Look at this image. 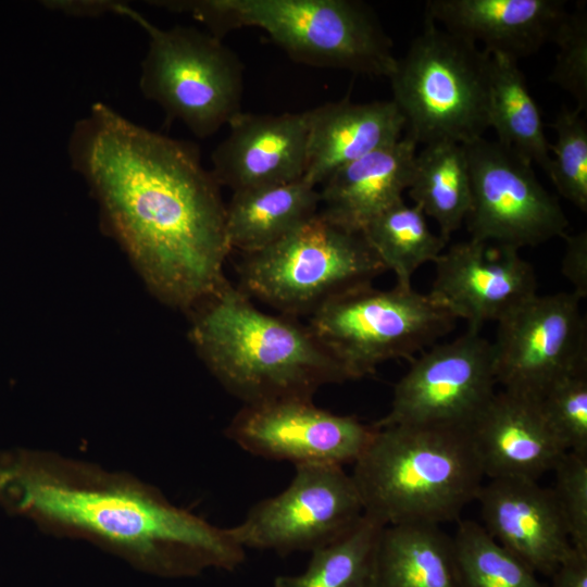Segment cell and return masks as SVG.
Listing matches in <instances>:
<instances>
[{"label":"cell","mask_w":587,"mask_h":587,"mask_svg":"<svg viewBox=\"0 0 587 587\" xmlns=\"http://www.w3.org/2000/svg\"><path fill=\"white\" fill-rule=\"evenodd\" d=\"M67 154L161 301L190 312L227 282L226 204L196 145L96 102L74 124Z\"/></svg>","instance_id":"obj_1"},{"label":"cell","mask_w":587,"mask_h":587,"mask_svg":"<svg viewBox=\"0 0 587 587\" xmlns=\"http://www.w3.org/2000/svg\"><path fill=\"white\" fill-rule=\"evenodd\" d=\"M0 510L160 576L234 571L246 557L230 527L175 505L155 486L53 451L0 449Z\"/></svg>","instance_id":"obj_2"},{"label":"cell","mask_w":587,"mask_h":587,"mask_svg":"<svg viewBox=\"0 0 587 587\" xmlns=\"http://www.w3.org/2000/svg\"><path fill=\"white\" fill-rule=\"evenodd\" d=\"M190 312L201 359L243 404L313 399L322 386L348 380L308 324L259 310L228 280Z\"/></svg>","instance_id":"obj_3"},{"label":"cell","mask_w":587,"mask_h":587,"mask_svg":"<svg viewBox=\"0 0 587 587\" xmlns=\"http://www.w3.org/2000/svg\"><path fill=\"white\" fill-rule=\"evenodd\" d=\"M353 464L364 513L385 526L458 521L484 478L471 428L460 426L379 427Z\"/></svg>","instance_id":"obj_4"},{"label":"cell","mask_w":587,"mask_h":587,"mask_svg":"<svg viewBox=\"0 0 587 587\" xmlns=\"http://www.w3.org/2000/svg\"><path fill=\"white\" fill-rule=\"evenodd\" d=\"M188 14L222 39L230 30L257 27L298 63L389 77L394 46L373 9L358 0H154Z\"/></svg>","instance_id":"obj_5"},{"label":"cell","mask_w":587,"mask_h":587,"mask_svg":"<svg viewBox=\"0 0 587 587\" xmlns=\"http://www.w3.org/2000/svg\"><path fill=\"white\" fill-rule=\"evenodd\" d=\"M490 54L425 16L390 80L404 132L416 143L483 137L488 124Z\"/></svg>","instance_id":"obj_6"},{"label":"cell","mask_w":587,"mask_h":587,"mask_svg":"<svg viewBox=\"0 0 587 587\" xmlns=\"http://www.w3.org/2000/svg\"><path fill=\"white\" fill-rule=\"evenodd\" d=\"M237 271L238 288L249 298L297 319L386 270L361 233L317 212L275 243L242 254Z\"/></svg>","instance_id":"obj_7"},{"label":"cell","mask_w":587,"mask_h":587,"mask_svg":"<svg viewBox=\"0 0 587 587\" xmlns=\"http://www.w3.org/2000/svg\"><path fill=\"white\" fill-rule=\"evenodd\" d=\"M308 326L348 380L396 359L412 360L453 330L458 317L433 295L372 284L344 291L317 308Z\"/></svg>","instance_id":"obj_8"},{"label":"cell","mask_w":587,"mask_h":587,"mask_svg":"<svg viewBox=\"0 0 587 587\" xmlns=\"http://www.w3.org/2000/svg\"><path fill=\"white\" fill-rule=\"evenodd\" d=\"M148 34L139 88L171 121L208 138L241 112L243 65L222 39L192 26L160 28L125 5Z\"/></svg>","instance_id":"obj_9"},{"label":"cell","mask_w":587,"mask_h":587,"mask_svg":"<svg viewBox=\"0 0 587 587\" xmlns=\"http://www.w3.org/2000/svg\"><path fill=\"white\" fill-rule=\"evenodd\" d=\"M463 147L472 183L465 220L471 239L520 250L566 234L565 213L537 179L532 163L484 137Z\"/></svg>","instance_id":"obj_10"},{"label":"cell","mask_w":587,"mask_h":587,"mask_svg":"<svg viewBox=\"0 0 587 587\" xmlns=\"http://www.w3.org/2000/svg\"><path fill=\"white\" fill-rule=\"evenodd\" d=\"M394 388L390 409L375 427L446 425L469 427L496 394L492 345L480 332L435 344L411 360Z\"/></svg>","instance_id":"obj_11"},{"label":"cell","mask_w":587,"mask_h":587,"mask_svg":"<svg viewBox=\"0 0 587 587\" xmlns=\"http://www.w3.org/2000/svg\"><path fill=\"white\" fill-rule=\"evenodd\" d=\"M289 485L257 502L243 521L230 527L241 546L282 555L313 550L333 541L364 514L351 475L342 466H295Z\"/></svg>","instance_id":"obj_12"},{"label":"cell","mask_w":587,"mask_h":587,"mask_svg":"<svg viewBox=\"0 0 587 587\" xmlns=\"http://www.w3.org/2000/svg\"><path fill=\"white\" fill-rule=\"evenodd\" d=\"M572 292L536 294L498 323L497 384L539 399L561 378L587 369V321Z\"/></svg>","instance_id":"obj_13"},{"label":"cell","mask_w":587,"mask_h":587,"mask_svg":"<svg viewBox=\"0 0 587 587\" xmlns=\"http://www.w3.org/2000/svg\"><path fill=\"white\" fill-rule=\"evenodd\" d=\"M353 415L319 408L312 399L292 398L243 404L225 435L245 451L274 461L304 464L354 463L376 433Z\"/></svg>","instance_id":"obj_14"},{"label":"cell","mask_w":587,"mask_h":587,"mask_svg":"<svg viewBox=\"0 0 587 587\" xmlns=\"http://www.w3.org/2000/svg\"><path fill=\"white\" fill-rule=\"evenodd\" d=\"M429 291L467 329L480 332L537 294V278L519 250L469 239L452 245L434 262Z\"/></svg>","instance_id":"obj_15"},{"label":"cell","mask_w":587,"mask_h":587,"mask_svg":"<svg viewBox=\"0 0 587 587\" xmlns=\"http://www.w3.org/2000/svg\"><path fill=\"white\" fill-rule=\"evenodd\" d=\"M211 154V173L233 192L303 178L308 116L238 113Z\"/></svg>","instance_id":"obj_16"},{"label":"cell","mask_w":587,"mask_h":587,"mask_svg":"<svg viewBox=\"0 0 587 587\" xmlns=\"http://www.w3.org/2000/svg\"><path fill=\"white\" fill-rule=\"evenodd\" d=\"M476 500L487 533L535 573L551 577L571 553L553 494L538 480L491 478L482 485Z\"/></svg>","instance_id":"obj_17"},{"label":"cell","mask_w":587,"mask_h":587,"mask_svg":"<svg viewBox=\"0 0 587 587\" xmlns=\"http://www.w3.org/2000/svg\"><path fill=\"white\" fill-rule=\"evenodd\" d=\"M484 476L538 480L566 452L549 428L538 399L502 389L471 426Z\"/></svg>","instance_id":"obj_18"},{"label":"cell","mask_w":587,"mask_h":587,"mask_svg":"<svg viewBox=\"0 0 587 587\" xmlns=\"http://www.w3.org/2000/svg\"><path fill=\"white\" fill-rule=\"evenodd\" d=\"M425 9L446 30L515 61L553 42L567 13L563 0H429Z\"/></svg>","instance_id":"obj_19"},{"label":"cell","mask_w":587,"mask_h":587,"mask_svg":"<svg viewBox=\"0 0 587 587\" xmlns=\"http://www.w3.org/2000/svg\"><path fill=\"white\" fill-rule=\"evenodd\" d=\"M303 179L314 187L338 168L398 141L404 120L392 100L355 103L349 99L307 110Z\"/></svg>","instance_id":"obj_20"},{"label":"cell","mask_w":587,"mask_h":587,"mask_svg":"<svg viewBox=\"0 0 587 587\" xmlns=\"http://www.w3.org/2000/svg\"><path fill=\"white\" fill-rule=\"evenodd\" d=\"M417 143L407 135L338 168L321 185L320 213L354 233L403 200L411 184Z\"/></svg>","instance_id":"obj_21"},{"label":"cell","mask_w":587,"mask_h":587,"mask_svg":"<svg viewBox=\"0 0 587 587\" xmlns=\"http://www.w3.org/2000/svg\"><path fill=\"white\" fill-rule=\"evenodd\" d=\"M319 188L303 178L233 192L226 204V235L230 250L260 251L314 216Z\"/></svg>","instance_id":"obj_22"},{"label":"cell","mask_w":587,"mask_h":587,"mask_svg":"<svg viewBox=\"0 0 587 587\" xmlns=\"http://www.w3.org/2000/svg\"><path fill=\"white\" fill-rule=\"evenodd\" d=\"M373 587H458L452 537L433 524L385 526Z\"/></svg>","instance_id":"obj_23"},{"label":"cell","mask_w":587,"mask_h":587,"mask_svg":"<svg viewBox=\"0 0 587 587\" xmlns=\"http://www.w3.org/2000/svg\"><path fill=\"white\" fill-rule=\"evenodd\" d=\"M488 124L497 141L548 173L551 154L540 109L533 98L517 61L490 54Z\"/></svg>","instance_id":"obj_24"},{"label":"cell","mask_w":587,"mask_h":587,"mask_svg":"<svg viewBox=\"0 0 587 587\" xmlns=\"http://www.w3.org/2000/svg\"><path fill=\"white\" fill-rule=\"evenodd\" d=\"M408 190L414 204L437 223L439 235L448 241L472 207L471 174L463 145H424L415 154Z\"/></svg>","instance_id":"obj_25"},{"label":"cell","mask_w":587,"mask_h":587,"mask_svg":"<svg viewBox=\"0 0 587 587\" xmlns=\"http://www.w3.org/2000/svg\"><path fill=\"white\" fill-rule=\"evenodd\" d=\"M386 271H392L396 285L412 287L414 273L434 263L447 241L434 234L423 211L401 200L374 217L361 233Z\"/></svg>","instance_id":"obj_26"},{"label":"cell","mask_w":587,"mask_h":587,"mask_svg":"<svg viewBox=\"0 0 587 587\" xmlns=\"http://www.w3.org/2000/svg\"><path fill=\"white\" fill-rule=\"evenodd\" d=\"M385 525L362 517L333 541L313 550L307 569L282 575L275 587H373L378 541Z\"/></svg>","instance_id":"obj_27"},{"label":"cell","mask_w":587,"mask_h":587,"mask_svg":"<svg viewBox=\"0 0 587 587\" xmlns=\"http://www.w3.org/2000/svg\"><path fill=\"white\" fill-rule=\"evenodd\" d=\"M452 544L458 587H547L477 522L459 521Z\"/></svg>","instance_id":"obj_28"},{"label":"cell","mask_w":587,"mask_h":587,"mask_svg":"<svg viewBox=\"0 0 587 587\" xmlns=\"http://www.w3.org/2000/svg\"><path fill=\"white\" fill-rule=\"evenodd\" d=\"M555 141L550 145L551 162L547 175L558 192L587 211V124L583 112L563 105L550 125Z\"/></svg>","instance_id":"obj_29"},{"label":"cell","mask_w":587,"mask_h":587,"mask_svg":"<svg viewBox=\"0 0 587 587\" xmlns=\"http://www.w3.org/2000/svg\"><path fill=\"white\" fill-rule=\"evenodd\" d=\"M538 403L564 450L587 457V369L555 382Z\"/></svg>","instance_id":"obj_30"},{"label":"cell","mask_w":587,"mask_h":587,"mask_svg":"<svg viewBox=\"0 0 587 587\" xmlns=\"http://www.w3.org/2000/svg\"><path fill=\"white\" fill-rule=\"evenodd\" d=\"M553 42L559 47L549 80L576 100V109L587 110V11L580 2L566 13Z\"/></svg>","instance_id":"obj_31"},{"label":"cell","mask_w":587,"mask_h":587,"mask_svg":"<svg viewBox=\"0 0 587 587\" xmlns=\"http://www.w3.org/2000/svg\"><path fill=\"white\" fill-rule=\"evenodd\" d=\"M552 472L551 491L563 517L571 545L587 551V457L564 452Z\"/></svg>","instance_id":"obj_32"},{"label":"cell","mask_w":587,"mask_h":587,"mask_svg":"<svg viewBox=\"0 0 587 587\" xmlns=\"http://www.w3.org/2000/svg\"><path fill=\"white\" fill-rule=\"evenodd\" d=\"M565 252L562 273L574 287L573 292L582 299L587 296V232L565 234Z\"/></svg>","instance_id":"obj_33"},{"label":"cell","mask_w":587,"mask_h":587,"mask_svg":"<svg viewBox=\"0 0 587 587\" xmlns=\"http://www.w3.org/2000/svg\"><path fill=\"white\" fill-rule=\"evenodd\" d=\"M41 3L49 10L80 17L100 16L109 12L121 14V10L125 5L122 2L110 0H50Z\"/></svg>","instance_id":"obj_34"},{"label":"cell","mask_w":587,"mask_h":587,"mask_svg":"<svg viewBox=\"0 0 587 587\" xmlns=\"http://www.w3.org/2000/svg\"><path fill=\"white\" fill-rule=\"evenodd\" d=\"M551 577L550 587H587V551L573 548Z\"/></svg>","instance_id":"obj_35"}]
</instances>
